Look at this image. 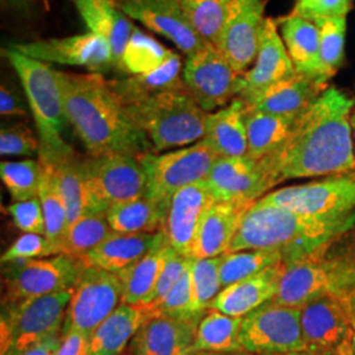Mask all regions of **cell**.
I'll list each match as a JSON object with an SVG mask.
<instances>
[{
  "label": "cell",
  "mask_w": 355,
  "mask_h": 355,
  "mask_svg": "<svg viewBox=\"0 0 355 355\" xmlns=\"http://www.w3.org/2000/svg\"><path fill=\"white\" fill-rule=\"evenodd\" d=\"M242 349L255 355H280L303 352L302 309L272 300L242 318Z\"/></svg>",
  "instance_id": "obj_10"
},
{
  "label": "cell",
  "mask_w": 355,
  "mask_h": 355,
  "mask_svg": "<svg viewBox=\"0 0 355 355\" xmlns=\"http://www.w3.org/2000/svg\"><path fill=\"white\" fill-rule=\"evenodd\" d=\"M354 0H297L292 15L315 20L320 17H346Z\"/></svg>",
  "instance_id": "obj_50"
},
{
  "label": "cell",
  "mask_w": 355,
  "mask_h": 355,
  "mask_svg": "<svg viewBox=\"0 0 355 355\" xmlns=\"http://www.w3.org/2000/svg\"><path fill=\"white\" fill-rule=\"evenodd\" d=\"M170 245L162 233L161 240L136 263L117 272L123 286V304H148L165 263Z\"/></svg>",
  "instance_id": "obj_31"
},
{
  "label": "cell",
  "mask_w": 355,
  "mask_h": 355,
  "mask_svg": "<svg viewBox=\"0 0 355 355\" xmlns=\"http://www.w3.org/2000/svg\"><path fill=\"white\" fill-rule=\"evenodd\" d=\"M0 114L1 116H26V110L20 96L6 85L0 87Z\"/></svg>",
  "instance_id": "obj_52"
},
{
  "label": "cell",
  "mask_w": 355,
  "mask_h": 355,
  "mask_svg": "<svg viewBox=\"0 0 355 355\" xmlns=\"http://www.w3.org/2000/svg\"><path fill=\"white\" fill-rule=\"evenodd\" d=\"M233 0H180L191 26L207 44L217 48Z\"/></svg>",
  "instance_id": "obj_40"
},
{
  "label": "cell",
  "mask_w": 355,
  "mask_h": 355,
  "mask_svg": "<svg viewBox=\"0 0 355 355\" xmlns=\"http://www.w3.org/2000/svg\"><path fill=\"white\" fill-rule=\"evenodd\" d=\"M89 31L108 41L114 54V70L120 73L121 60L135 26L120 12L114 0H71Z\"/></svg>",
  "instance_id": "obj_27"
},
{
  "label": "cell",
  "mask_w": 355,
  "mask_h": 355,
  "mask_svg": "<svg viewBox=\"0 0 355 355\" xmlns=\"http://www.w3.org/2000/svg\"><path fill=\"white\" fill-rule=\"evenodd\" d=\"M302 329L306 350L353 355L352 324L340 295H325L302 308Z\"/></svg>",
  "instance_id": "obj_16"
},
{
  "label": "cell",
  "mask_w": 355,
  "mask_h": 355,
  "mask_svg": "<svg viewBox=\"0 0 355 355\" xmlns=\"http://www.w3.org/2000/svg\"><path fill=\"white\" fill-rule=\"evenodd\" d=\"M87 214H107L110 208L146 193L148 179L140 159L132 155L83 158Z\"/></svg>",
  "instance_id": "obj_8"
},
{
  "label": "cell",
  "mask_w": 355,
  "mask_h": 355,
  "mask_svg": "<svg viewBox=\"0 0 355 355\" xmlns=\"http://www.w3.org/2000/svg\"><path fill=\"white\" fill-rule=\"evenodd\" d=\"M266 0H233L217 49L232 69L245 74L255 62L265 26Z\"/></svg>",
  "instance_id": "obj_17"
},
{
  "label": "cell",
  "mask_w": 355,
  "mask_h": 355,
  "mask_svg": "<svg viewBox=\"0 0 355 355\" xmlns=\"http://www.w3.org/2000/svg\"><path fill=\"white\" fill-rule=\"evenodd\" d=\"M284 263L278 292L272 299L277 304L302 309L321 296L355 290L353 262L322 259L316 253Z\"/></svg>",
  "instance_id": "obj_7"
},
{
  "label": "cell",
  "mask_w": 355,
  "mask_h": 355,
  "mask_svg": "<svg viewBox=\"0 0 355 355\" xmlns=\"http://www.w3.org/2000/svg\"><path fill=\"white\" fill-rule=\"evenodd\" d=\"M64 95L67 124L89 157L132 155L154 152L152 142L129 117L103 74L57 71Z\"/></svg>",
  "instance_id": "obj_2"
},
{
  "label": "cell",
  "mask_w": 355,
  "mask_h": 355,
  "mask_svg": "<svg viewBox=\"0 0 355 355\" xmlns=\"http://www.w3.org/2000/svg\"><path fill=\"white\" fill-rule=\"evenodd\" d=\"M355 211L345 215L306 216L259 199L242 217L228 253L279 250L284 262L312 254L341 236L355 223Z\"/></svg>",
  "instance_id": "obj_3"
},
{
  "label": "cell",
  "mask_w": 355,
  "mask_h": 355,
  "mask_svg": "<svg viewBox=\"0 0 355 355\" xmlns=\"http://www.w3.org/2000/svg\"><path fill=\"white\" fill-rule=\"evenodd\" d=\"M62 340V331L36 343L20 355H54Z\"/></svg>",
  "instance_id": "obj_53"
},
{
  "label": "cell",
  "mask_w": 355,
  "mask_h": 355,
  "mask_svg": "<svg viewBox=\"0 0 355 355\" xmlns=\"http://www.w3.org/2000/svg\"><path fill=\"white\" fill-rule=\"evenodd\" d=\"M161 237L162 232L141 234L114 232L105 241L78 262L80 266L98 267L117 274L149 253Z\"/></svg>",
  "instance_id": "obj_26"
},
{
  "label": "cell",
  "mask_w": 355,
  "mask_h": 355,
  "mask_svg": "<svg viewBox=\"0 0 355 355\" xmlns=\"http://www.w3.org/2000/svg\"><path fill=\"white\" fill-rule=\"evenodd\" d=\"M261 199L300 215H345L355 209V175L349 173L288 186L266 193Z\"/></svg>",
  "instance_id": "obj_14"
},
{
  "label": "cell",
  "mask_w": 355,
  "mask_h": 355,
  "mask_svg": "<svg viewBox=\"0 0 355 355\" xmlns=\"http://www.w3.org/2000/svg\"><path fill=\"white\" fill-rule=\"evenodd\" d=\"M168 204L145 193L135 200L110 208L107 220L116 233H158L164 228Z\"/></svg>",
  "instance_id": "obj_33"
},
{
  "label": "cell",
  "mask_w": 355,
  "mask_h": 355,
  "mask_svg": "<svg viewBox=\"0 0 355 355\" xmlns=\"http://www.w3.org/2000/svg\"><path fill=\"white\" fill-rule=\"evenodd\" d=\"M286 263L282 262L223 288L209 308L233 318H245L272 300L278 292ZM208 308V309H209Z\"/></svg>",
  "instance_id": "obj_24"
},
{
  "label": "cell",
  "mask_w": 355,
  "mask_h": 355,
  "mask_svg": "<svg viewBox=\"0 0 355 355\" xmlns=\"http://www.w3.org/2000/svg\"><path fill=\"white\" fill-rule=\"evenodd\" d=\"M280 355H336L333 352H312V350H303V352H293L287 354Z\"/></svg>",
  "instance_id": "obj_55"
},
{
  "label": "cell",
  "mask_w": 355,
  "mask_h": 355,
  "mask_svg": "<svg viewBox=\"0 0 355 355\" xmlns=\"http://www.w3.org/2000/svg\"><path fill=\"white\" fill-rule=\"evenodd\" d=\"M154 152L180 149L203 140L208 112L186 89H170L124 105Z\"/></svg>",
  "instance_id": "obj_5"
},
{
  "label": "cell",
  "mask_w": 355,
  "mask_h": 355,
  "mask_svg": "<svg viewBox=\"0 0 355 355\" xmlns=\"http://www.w3.org/2000/svg\"><path fill=\"white\" fill-rule=\"evenodd\" d=\"M170 54L171 51L135 26L121 60L120 74L128 76L150 73L165 64Z\"/></svg>",
  "instance_id": "obj_38"
},
{
  "label": "cell",
  "mask_w": 355,
  "mask_h": 355,
  "mask_svg": "<svg viewBox=\"0 0 355 355\" xmlns=\"http://www.w3.org/2000/svg\"><path fill=\"white\" fill-rule=\"evenodd\" d=\"M278 24H280L283 41L296 73L318 79L320 32L318 26L311 20L292 13L282 19Z\"/></svg>",
  "instance_id": "obj_32"
},
{
  "label": "cell",
  "mask_w": 355,
  "mask_h": 355,
  "mask_svg": "<svg viewBox=\"0 0 355 355\" xmlns=\"http://www.w3.org/2000/svg\"><path fill=\"white\" fill-rule=\"evenodd\" d=\"M284 262L279 250H242L221 255L220 279L223 288Z\"/></svg>",
  "instance_id": "obj_41"
},
{
  "label": "cell",
  "mask_w": 355,
  "mask_h": 355,
  "mask_svg": "<svg viewBox=\"0 0 355 355\" xmlns=\"http://www.w3.org/2000/svg\"><path fill=\"white\" fill-rule=\"evenodd\" d=\"M45 166L51 170L54 184L64 200L70 227L78 218L87 214L83 158L74 154L54 165Z\"/></svg>",
  "instance_id": "obj_36"
},
{
  "label": "cell",
  "mask_w": 355,
  "mask_h": 355,
  "mask_svg": "<svg viewBox=\"0 0 355 355\" xmlns=\"http://www.w3.org/2000/svg\"><path fill=\"white\" fill-rule=\"evenodd\" d=\"M13 223L24 233H36L45 236V217L40 198L24 202H13L7 208Z\"/></svg>",
  "instance_id": "obj_48"
},
{
  "label": "cell",
  "mask_w": 355,
  "mask_h": 355,
  "mask_svg": "<svg viewBox=\"0 0 355 355\" xmlns=\"http://www.w3.org/2000/svg\"><path fill=\"white\" fill-rule=\"evenodd\" d=\"M42 175L44 166L38 159L3 161L0 164V177L13 202L37 198Z\"/></svg>",
  "instance_id": "obj_43"
},
{
  "label": "cell",
  "mask_w": 355,
  "mask_h": 355,
  "mask_svg": "<svg viewBox=\"0 0 355 355\" xmlns=\"http://www.w3.org/2000/svg\"><path fill=\"white\" fill-rule=\"evenodd\" d=\"M189 265H190V258L179 253L170 246L165 263H164L159 278L157 282V286L154 288L152 297L148 304H153V303L161 300L166 293L175 286L178 280L180 279V277L189 268Z\"/></svg>",
  "instance_id": "obj_49"
},
{
  "label": "cell",
  "mask_w": 355,
  "mask_h": 355,
  "mask_svg": "<svg viewBox=\"0 0 355 355\" xmlns=\"http://www.w3.org/2000/svg\"><path fill=\"white\" fill-rule=\"evenodd\" d=\"M296 74L291 57L278 32V21L266 19L255 64L243 74V91L240 98L252 95Z\"/></svg>",
  "instance_id": "obj_23"
},
{
  "label": "cell",
  "mask_w": 355,
  "mask_h": 355,
  "mask_svg": "<svg viewBox=\"0 0 355 355\" xmlns=\"http://www.w3.org/2000/svg\"><path fill=\"white\" fill-rule=\"evenodd\" d=\"M204 183L216 202L228 203H255L275 186L261 161L250 157H218Z\"/></svg>",
  "instance_id": "obj_18"
},
{
  "label": "cell",
  "mask_w": 355,
  "mask_h": 355,
  "mask_svg": "<svg viewBox=\"0 0 355 355\" xmlns=\"http://www.w3.org/2000/svg\"><path fill=\"white\" fill-rule=\"evenodd\" d=\"M73 288L3 305L0 318V355H20L62 331Z\"/></svg>",
  "instance_id": "obj_6"
},
{
  "label": "cell",
  "mask_w": 355,
  "mask_h": 355,
  "mask_svg": "<svg viewBox=\"0 0 355 355\" xmlns=\"http://www.w3.org/2000/svg\"><path fill=\"white\" fill-rule=\"evenodd\" d=\"M182 73V60L171 51L165 64L150 73L121 76L110 80V85L123 105H127L170 89H186Z\"/></svg>",
  "instance_id": "obj_30"
},
{
  "label": "cell",
  "mask_w": 355,
  "mask_h": 355,
  "mask_svg": "<svg viewBox=\"0 0 355 355\" xmlns=\"http://www.w3.org/2000/svg\"><path fill=\"white\" fill-rule=\"evenodd\" d=\"M216 200L204 182L191 184L171 198L162 233L167 243L191 258L204 217Z\"/></svg>",
  "instance_id": "obj_20"
},
{
  "label": "cell",
  "mask_w": 355,
  "mask_h": 355,
  "mask_svg": "<svg viewBox=\"0 0 355 355\" xmlns=\"http://www.w3.org/2000/svg\"><path fill=\"white\" fill-rule=\"evenodd\" d=\"M217 158L204 139L173 152L141 155L139 159L148 179L146 195L170 203L178 191L204 182Z\"/></svg>",
  "instance_id": "obj_9"
},
{
  "label": "cell",
  "mask_w": 355,
  "mask_h": 355,
  "mask_svg": "<svg viewBox=\"0 0 355 355\" xmlns=\"http://www.w3.org/2000/svg\"><path fill=\"white\" fill-rule=\"evenodd\" d=\"M203 316L161 315L149 318L132 340V355L195 354L196 331Z\"/></svg>",
  "instance_id": "obj_21"
},
{
  "label": "cell",
  "mask_w": 355,
  "mask_h": 355,
  "mask_svg": "<svg viewBox=\"0 0 355 355\" xmlns=\"http://www.w3.org/2000/svg\"><path fill=\"white\" fill-rule=\"evenodd\" d=\"M89 334L79 330L62 331V340L54 355H87Z\"/></svg>",
  "instance_id": "obj_51"
},
{
  "label": "cell",
  "mask_w": 355,
  "mask_h": 355,
  "mask_svg": "<svg viewBox=\"0 0 355 355\" xmlns=\"http://www.w3.org/2000/svg\"><path fill=\"white\" fill-rule=\"evenodd\" d=\"M79 262L64 254L8 263L3 305L70 290L79 277Z\"/></svg>",
  "instance_id": "obj_13"
},
{
  "label": "cell",
  "mask_w": 355,
  "mask_h": 355,
  "mask_svg": "<svg viewBox=\"0 0 355 355\" xmlns=\"http://www.w3.org/2000/svg\"><path fill=\"white\" fill-rule=\"evenodd\" d=\"M355 101L328 87L296 116L291 135L277 152L261 159L277 186L283 180L349 174L355 168L352 111Z\"/></svg>",
  "instance_id": "obj_1"
},
{
  "label": "cell",
  "mask_w": 355,
  "mask_h": 355,
  "mask_svg": "<svg viewBox=\"0 0 355 355\" xmlns=\"http://www.w3.org/2000/svg\"><path fill=\"white\" fill-rule=\"evenodd\" d=\"M11 48L45 64L53 62L85 67L96 74H105L114 70L111 45L105 38L92 32L70 37L13 44Z\"/></svg>",
  "instance_id": "obj_15"
},
{
  "label": "cell",
  "mask_w": 355,
  "mask_h": 355,
  "mask_svg": "<svg viewBox=\"0 0 355 355\" xmlns=\"http://www.w3.org/2000/svg\"><path fill=\"white\" fill-rule=\"evenodd\" d=\"M149 318L145 305H120L91 333L87 355L121 354Z\"/></svg>",
  "instance_id": "obj_28"
},
{
  "label": "cell",
  "mask_w": 355,
  "mask_h": 355,
  "mask_svg": "<svg viewBox=\"0 0 355 355\" xmlns=\"http://www.w3.org/2000/svg\"><path fill=\"white\" fill-rule=\"evenodd\" d=\"M341 296L352 324V349H353V355H355V290L343 292Z\"/></svg>",
  "instance_id": "obj_54"
},
{
  "label": "cell",
  "mask_w": 355,
  "mask_h": 355,
  "mask_svg": "<svg viewBox=\"0 0 355 355\" xmlns=\"http://www.w3.org/2000/svg\"><path fill=\"white\" fill-rule=\"evenodd\" d=\"M352 127L354 128V133H355V112L353 116H352Z\"/></svg>",
  "instance_id": "obj_57"
},
{
  "label": "cell",
  "mask_w": 355,
  "mask_h": 355,
  "mask_svg": "<svg viewBox=\"0 0 355 355\" xmlns=\"http://www.w3.org/2000/svg\"><path fill=\"white\" fill-rule=\"evenodd\" d=\"M123 304V286L117 274L98 267L80 266L66 309L62 331L91 333Z\"/></svg>",
  "instance_id": "obj_12"
},
{
  "label": "cell",
  "mask_w": 355,
  "mask_h": 355,
  "mask_svg": "<svg viewBox=\"0 0 355 355\" xmlns=\"http://www.w3.org/2000/svg\"><path fill=\"white\" fill-rule=\"evenodd\" d=\"M44 166V175L41 180L38 198L42 205L44 217H45V229H46L45 236L53 242L58 255V245L64 239V233L69 228V220H67V212H66L64 200L54 184L51 170L46 166Z\"/></svg>",
  "instance_id": "obj_44"
},
{
  "label": "cell",
  "mask_w": 355,
  "mask_h": 355,
  "mask_svg": "<svg viewBox=\"0 0 355 355\" xmlns=\"http://www.w3.org/2000/svg\"><path fill=\"white\" fill-rule=\"evenodd\" d=\"M245 110V102L236 98L227 107L208 114L204 140L218 157H248Z\"/></svg>",
  "instance_id": "obj_29"
},
{
  "label": "cell",
  "mask_w": 355,
  "mask_h": 355,
  "mask_svg": "<svg viewBox=\"0 0 355 355\" xmlns=\"http://www.w3.org/2000/svg\"><path fill=\"white\" fill-rule=\"evenodd\" d=\"M320 32L318 79L328 83L343 66L346 40V17H320L312 20Z\"/></svg>",
  "instance_id": "obj_39"
},
{
  "label": "cell",
  "mask_w": 355,
  "mask_h": 355,
  "mask_svg": "<svg viewBox=\"0 0 355 355\" xmlns=\"http://www.w3.org/2000/svg\"><path fill=\"white\" fill-rule=\"evenodd\" d=\"M242 318H233L216 309H207L195 338L196 353H233L242 349Z\"/></svg>",
  "instance_id": "obj_35"
},
{
  "label": "cell",
  "mask_w": 355,
  "mask_h": 355,
  "mask_svg": "<svg viewBox=\"0 0 355 355\" xmlns=\"http://www.w3.org/2000/svg\"><path fill=\"white\" fill-rule=\"evenodd\" d=\"M4 54L21 82L37 127L38 161L44 165H54L73 157L76 153L62 137L67 120L57 70L13 48L6 49Z\"/></svg>",
  "instance_id": "obj_4"
},
{
  "label": "cell",
  "mask_w": 355,
  "mask_h": 355,
  "mask_svg": "<svg viewBox=\"0 0 355 355\" xmlns=\"http://www.w3.org/2000/svg\"><path fill=\"white\" fill-rule=\"evenodd\" d=\"M145 305L150 313V318L167 315V316H189L198 315L192 311V288H191L190 270L187 268L184 274L178 280L175 286L166 293L165 296L153 303ZM203 316V315H200Z\"/></svg>",
  "instance_id": "obj_45"
},
{
  "label": "cell",
  "mask_w": 355,
  "mask_h": 355,
  "mask_svg": "<svg viewBox=\"0 0 355 355\" xmlns=\"http://www.w3.org/2000/svg\"><path fill=\"white\" fill-rule=\"evenodd\" d=\"M57 255V249L53 242L42 234L24 233L10 245L1 254V263L8 265L20 261H31L38 258H48Z\"/></svg>",
  "instance_id": "obj_46"
},
{
  "label": "cell",
  "mask_w": 355,
  "mask_h": 355,
  "mask_svg": "<svg viewBox=\"0 0 355 355\" xmlns=\"http://www.w3.org/2000/svg\"><path fill=\"white\" fill-rule=\"evenodd\" d=\"M252 204L215 202L204 217L191 258H215L228 253L242 217Z\"/></svg>",
  "instance_id": "obj_25"
},
{
  "label": "cell",
  "mask_w": 355,
  "mask_h": 355,
  "mask_svg": "<svg viewBox=\"0 0 355 355\" xmlns=\"http://www.w3.org/2000/svg\"><path fill=\"white\" fill-rule=\"evenodd\" d=\"M354 265H355V262H354Z\"/></svg>",
  "instance_id": "obj_58"
},
{
  "label": "cell",
  "mask_w": 355,
  "mask_h": 355,
  "mask_svg": "<svg viewBox=\"0 0 355 355\" xmlns=\"http://www.w3.org/2000/svg\"><path fill=\"white\" fill-rule=\"evenodd\" d=\"M193 355H255L253 353H249L246 350H240V352H233V353H196Z\"/></svg>",
  "instance_id": "obj_56"
},
{
  "label": "cell",
  "mask_w": 355,
  "mask_h": 355,
  "mask_svg": "<svg viewBox=\"0 0 355 355\" xmlns=\"http://www.w3.org/2000/svg\"><path fill=\"white\" fill-rule=\"evenodd\" d=\"M246 105V104H245ZM295 117L245 110L248 133V157L261 161L277 152L291 135Z\"/></svg>",
  "instance_id": "obj_34"
},
{
  "label": "cell",
  "mask_w": 355,
  "mask_h": 355,
  "mask_svg": "<svg viewBox=\"0 0 355 355\" xmlns=\"http://www.w3.org/2000/svg\"><path fill=\"white\" fill-rule=\"evenodd\" d=\"M221 257L215 258H190L192 311L204 315L216 296L223 290L220 279Z\"/></svg>",
  "instance_id": "obj_42"
},
{
  "label": "cell",
  "mask_w": 355,
  "mask_h": 355,
  "mask_svg": "<svg viewBox=\"0 0 355 355\" xmlns=\"http://www.w3.org/2000/svg\"><path fill=\"white\" fill-rule=\"evenodd\" d=\"M182 76L191 95L208 114L227 107L243 91V74L236 73L211 44L186 55Z\"/></svg>",
  "instance_id": "obj_11"
},
{
  "label": "cell",
  "mask_w": 355,
  "mask_h": 355,
  "mask_svg": "<svg viewBox=\"0 0 355 355\" xmlns=\"http://www.w3.org/2000/svg\"><path fill=\"white\" fill-rule=\"evenodd\" d=\"M40 152V140L23 124L1 128L0 154L3 157H32Z\"/></svg>",
  "instance_id": "obj_47"
},
{
  "label": "cell",
  "mask_w": 355,
  "mask_h": 355,
  "mask_svg": "<svg viewBox=\"0 0 355 355\" xmlns=\"http://www.w3.org/2000/svg\"><path fill=\"white\" fill-rule=\"evenodd\" d=\"M112 233L107 214H86L67 228L58 245V254L80 261Z\"/></svg>",
  "instance_id": "obj_37"
},
{
  "label": "cell",
  "mask_w": 355,
  "mask_h": 355,
  "mask_svg": "<svg viewBox=\"0 0 355 355\" xmlns=\"http://www.w3.org/2000/svg\"><path fill=\"white\" fill-rule=\"evenodd\" d=\"M328 89L318 78L296 73L266 89L242 96L248 110L295 117L302 114ZM240 98V96H239Z\"/></svg>",
  "instance_id": "obj_22"
},
{
  "label": "cell",
  "mask_w": 355,
  "mask_h": 355,
  "mask_svg": "<svg viewBox=\"0 0 355 355\" xmlns=\"http://www.w3.org/2000/svg\"><path fill=\"white\" fill-rule=\"evenodd\" d=\"M114 3L129 19L168 38L184 55L202 49L207 44L191 26L180 0H114Z\"/></svg>",
  "instance_id": "obj_19"
}]
</instances>
